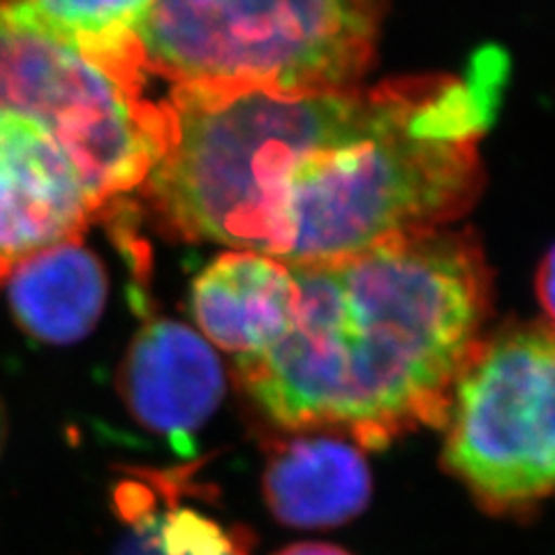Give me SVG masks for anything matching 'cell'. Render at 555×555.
<instances>
[{
	"instance_id": "4fadbf2b",
	"label": "cell",
	"mask_w": 555,
	"mask_h": 555,
	"mask_svg": "<svg viewBox=\"0 0 555 555\" xmlns=\"http://www.w3.org/2000/svg\"><path fill=\"white\" fill-rule=\"evenodd\" d=\"M275 555H352L347 553L340 546L334 544H322V542H301V544H292L283 551H278Z\"/></svg>"
},
{
	"instance_id": "5bb4252c",
	"label": "cell",
	"mask_w": 555,
	"mask_h": 555,
	"mask_svg": "<svg viewBox=\"0 0 555 555\" xmlns=\"http://www.w3.org/2000/svg\"><path fill=\"white\" fill-rule=\"evenodd\" d=\"M5 440H8V416H5L3 403H0V454H3Z\"/></svg>"
},
{
	"instance_id": "8fae6325",
	"label": "cell",
	"mask_w": 555,
	"mask_h": 555,
	"mask_svg": "<svg viewBox=\"0 0 555 555\" xmlns=\"http://www.w3.org/2000/svg\"><path fill=\"white\" fill-rule=\"evenodd\" d=\"M10 12L26 24L75 49L79 56L95 63L128 83H146L142 47L137 40V20L144 0L128 3H8Z\"/></svg>"
},
{
	"instance_id": "7c38bea8",
	"label": "cell",
	"mask_w": 555,
	"mask_h": 555,
	"mask_svg": "<svg viewBox=\"0 0 555 555\" xmlns=\"http://www.w3.org/2000/svg\"><path fill=\"white\" fill-rule=\"evenodd\" d=\"M537 297L555 326V246L546 253L540 271H537Z\"/></svg>"
},
{
	"instance_id": "6da1fadb",
	"label": "cell",
	"mask_w": 555,
	"mask_h": 555,
	"mask_svg": "<svg viewBox=\"0 0 555 555\" xmlns=\"http://www.w3.org/2000/svg\"><path fill=\"white\" fill-rule=\"evenodd\" d=\"M507 56L343 91L173 86V137L146 179L171 232L308 267L430 234L483 188L479 144Z\"/></svg>"
},
{
	"instance_id": "3957f363",
	"label": "cell",
	"mask_w": 555,
	"mask_h": 555,
	"mask_svg": "<svg viewBox=\"0 0 555 555\" xmlns=\"http://www.w3.org/2000/svg\"><path fill=\"white\" fill-rule=\"evenodd\" d=\"M171 137L167 102L0 5V283L144 185Z\"/></svg>"
},
{
	"instance_id": "ba28073f",
	"label": "cell",
	"mask_w": 555,
	"mask_h": 555,
	"mask_svg": "<svg viewBox=\"0 0 555 555\" xmlns=\"http://www.w3.org/2000/svg\"><path fill=\"white\" fill-rule=\"evenodd\" d=\"M297 283L292 269L257 253L230 250L216 257L193 283L195 322L220 350L255 357L287 332Z\"/></svg>"
},
{
	"instance_id": "30bf717a",
	"label": "cell",
	"mask_w": 555,
	"mask_h": 555,
	"mask_svg": "<svg viewBox=\"0 0 555 555\" xmlns=\"http://www.w3.org/2000/svg\"><path fill=\"white\" fill-rule=\"evenodd\" d=\"M124 532L112 555H248L253 537L238 526L179 502L173 481L128 479L116 489Z\"/></svg>"
},
{
	"instance_id": "5b68a950",
	"label": "cell",
	"mask_w": 555,
	"mask_h": 555,
	"mask_svg": "<svg viewBox=\"0 0 555 555\" xmlns=\"http://www.w3.org/2000/svg\"><path fill=\"white\" fill-rule=\"evenodd\" d=\"M444 470L491 516L526 518L555 498V326L481 338L444 420Z\"/></svg>"
},
{
	"instance_id": "7a4b0ae2",
	"label": "cell",
	"mask_w": 555,
	"mask_h": 555,
	"mask_svg": "<svg viewBox=\"0 0 555 555\" xmlns=\"http://www.w3.org/2000/svg\"><path fill=\"white\" fill-rule=\"evenodd\" d=\"M289 269L287 332L262 354L236 357L257 408L297 433L338 428L363 449L442 428L491 308L479 241L438 230Z\"/></svg>"
},
{
	"instance_id": "277c9868",
	"label": "cell",
	"mask_w": 555,
	"mask_h": 555,
	"mask_svg": "<svg viewBox=\"0 0 555 555\" xmlns=\"http://www.w3.org/2000/svg\"><path fill=\"white\" fill-rule=\"evenodd\" d=\"M385 12L369 0H149L137 40L146 75L173 86L343 91L373 65Z\"/></svg>"
},
{
	"instance_id": "9c48e42d",
	"label": "cell",
	"mask_w": 555,
	"mask_h": 555,
	"mask_svg": "<svg viewBox=\"0 0 555 555\" xmlns=\"http://www.w3.org/2000/svg\"><path fill=\"white\" fill-rule=\"evenodd\" d=\"M5 283L24 332L59 345L93 332L109 289L102 262L79 236L30 255L10 271Z\"/></svg>"
},
{
	"instance_id": "52a82bcc",
	"label": "cell",
	"mask_w": 555,
	"mask_h": 555,
	"mask_svg": "<svg viewBox=\"0 0 555 555\" xmlns=\"http://www.w3.org/2000/svg\"><path fill=\"white\" fill-rule=\"evenodd\" d=\"M273 518L301 530L338 528L369 507L373 477L354 442L306 430L275 442L262 475Z\"/></svg>"
},
{
	"instance_id": "8992f818",
	"label": "cell",
	"mask_w": 555,
	"mask_h": 555,
	"mask_svg": "<svg viewBox=\"0 0 555 555\" xmlns=\"http://www.w3.org/2000/svg\"><path fill=\"white\" fill-rule=\"evenodd\" d=\"M120 391L139 424L183 442L218 410L224 369L211 343L193 328L153 320L130 345Z\"/></svg>"
}]
</instances>
